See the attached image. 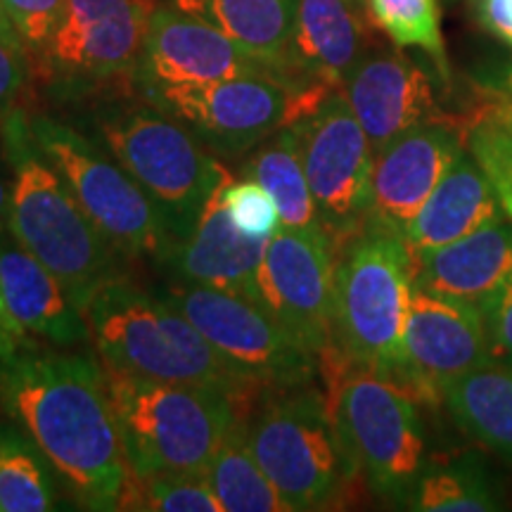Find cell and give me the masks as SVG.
Here are the masks:
<instances>
[{"label": "cell", "mask_w": 512, "mask_h": 512, "mask_svg": "<svg viewBox=\"0 0 512 512\" xmlns=\"http://www.w3.org/2000/svg\"><path fill=\"white\" fill-rule=\"evenodd\" d=\"M0 403L41 448L81 508L119 510L128 465L105 368L95 358L34 347L0 361Z\"/></svg>", "instance_id": "1"}, {"label": "cell", "mask_w": 512, "mask_h": 512, "mask_svg": "<svg viewBox=\"0 0 512 512\" xmlns=\"http://www.w3.org/2000/svg\"><path fill=\"white\" fill-rule=\"evenodd\" d=\"M3 147L12 174L8 230L86 313L93 294L119 275L121 252L88 219L36 145L29 114L12 110L3 119Z\"/></svg>", "instance_id": "2"}, {"label": "cell", "mask_w": 512, "mask_h": 512, "mask_svg": "<svg viewBox=\"0 0 512 512\" xmlns=\"http://www.w3.org/2000/svg\"><path fill=\"white\" fill-rule=\"evenodd\" d=\"M86 318L105 368L219 389L245 408L261 392L259 384L216 354L166 294L155 297L124 275L107 280L93 294Z\"/></svg>", "instance_id": "3"}, {"label": "cell", "mask_w": 512, "mask_h": 512, "mask_svg": "<svg viewBox=\"0 0 512 512\" xmlns=\"http://www.w3.org/2000/svg\"><path fill=\"white\" fill-rule=\"evenodd\" d=\"M105 368V366H102ZM107 396L128 472H204L247 408L200 384L164 382L105 368Z\"/></svg>", "instance_id": "4"}, {"label": "cell", "mask_w": 512, "mask_h": 512, "mask_svg": "<svg viewBox=\"0 0 512 512\" xmlns=\"http://www.w3.org/2000/svg\"><path fill=\"white\" fill-rule=\"evenodd\" d=\"M413 290L406 238L373 219L335 254V349L347 363L403 382V328Z\"/></svg>", "instance_id": "5"}, {"label": "cell", "mask_w": 512, "mask_h": 512, "mask_svg": "<svg viewBox=\"0 0 512 512\" xmlns=\"http://www.w3.org/2000/svg\"><path fill=\"white\" fill-rule=\"evenodd\" d=\"M337 432L370 489L406 508L430 465L418 396L406 387L347 361L323 368Z\"/></svg>", "instance_id": "6"}, {"label": "cell", "mask_w": 512, "mask_h": 512, "mask_svg": "<svg viewBox=\"0 0 512 512\" xmlns=\"http://www.w3.org/2000/svg\"><path fill=\"white\" fill-rule=\"evenodd\" d=\"M249 444L292 512L337 508L361 475L339 437L328 394L311 382L266 392Z\"/></svg>", "instance_id": "7"}, {"label": "cell", "mask_w": 512, "mask_h": 512, "mask_svg": "<svg viewBox=\"0 0 512 512\" xmlns=\"http://www.w3.org/2000/svg\"><path fill=\"white\" fill-rule=\"evenodd\" d=\"M107 150L150 197L171 235L181 242L230 171L195 133L155 105L112 110L98 119Z\"/></svg>", "instance_id": "8"}, {"label": "cell", "mask_w": 512, "mask_h": 512, "mask_svg": "<svg viewBox=\"0 0 512 512\" xmlns=\"http://www.w3.org/2000/svg\"><path fill=\"white\" fill-rule=\"evenodd\" d=\"M29 126L36 145L100 233L121 254L147 256L166 264L178 240L117 157L48 114L29 117Z\"/></svg>", "instance_id": "9"}, {"label": "cell", "mask_w": 512, "mask_h": 512, "mask_svg": "<svg viewBox=\"0 0 512 512\" xmlns=\"http://www.w3.org/2000/svg\"><path fill=\"white\" fill-rule=\"evenodd\" d=\"M145 102L188 126L211 152L238 157L309 114L328 93H299L275 76H238L202 86L138 88ZM332 93V91H330Z\"/></svg>", "instance_id": "10"}, {"label": "cell", "mask_w": 512, "mask_h": 512, "mask_svg": "<svg viewBox=\"0 0 512 512\" xmlns=\"http://www.w3.org/2000/svg\"><path fill=\"white\" fill-rule=\"evenodd\" d=\"M318 221L335 254L366 226L375 150L342 88L294 121Z\"/></svg>", "instance_id": "11"}, {"label": "cell", "mask_w": 512, "mask_h": 512, "mask_svg": "<svg viewBox=\"0 0 512 512\" xmlns=\"http://www.w3.org/2000/svg\"><path fill=\"white\" fill-rule=\"evenodd\" d=\"M166 297L192 320L223 361L264 392L309 384L320 361L309 354L264 306L216 287L176 283Z\"/></svg>", "instance_id": "12"}, {"label": "cell", "mask_w": 512, "mask_h": 512, "mask_svg": "<svg viewBox=\"0 0 512 512\" xmlns=\"http://www.w3.org/2000/svg\"><path fill=\"white\" fill-rule=\"evenodd\" d=\"M152 0H64L46 50L36 57L62 93L93 88L136 74Z\"/></svg>", "instance_id": "13"}, {"label": "cell", "mask_w": 512, "mask_h": 512, "mask_svg": "<svg viewBox=\"0 0 512 512\" xmlns=\"http://www.w3.org/2000/svg\"><path fill=\"white\" fill-rule=\"evenodd\" d=\"M259 306L323 361L335 351V249L325 230H280L266 242Z\"/></svg>", "instance_id": "14"}, {"label": "cell", "mask_w": 512, "mask_h": 512, "mask_svg": "<svg viewBox=\"0 0 512 512\" xmlns=\"http://www.w3.org/2000/svg\"><path fill=\"white\" fill-rule=\"evenodd\" d=\"M403 356L401 387L427 403H439L458 377L494 363L479 306L437 297L420 287H413L408 299Z\"/></svg>", "instance_id": "15"}, {"label": "cell", "mask_w": 512, "mask_h": 512, "mask_svg": "<svg viewBox=\"0 0 512 512\" xmlns=\"http://www.w3.org/2000/svg\"><path fill=\"white\" fill-rule=\"evenodd\" d=\"M238 76L275 74L209 19L181 5H155L133 74L138 88L202 86Z\"/></svg>", "instance_id": "16"}, {"label": "cell", "mask_w": 512, "mask_h": 512, "mask_svg": "<svg viewBox=\"0 0 512 512\" xmlns=\"http://www.w3.org/2000/svg\"><path fill=\"white\" fill-rule=\"evenodd\" d=\"M460 117L427 121L389 140L375 152L370 216L382 226L406 233L441 178L463 155Z\"/></svg>", "instance_id": "17"}, {"label": "cell", "mask_w": 512, "mask_h": 512, "mask_svg": "<svg viewBox=\"0 0 512 512\" xmlns=\"http://www.w3.org/2000/svg\"><path fill=\"white\" fill-rule=\"evenodd\" d=\"M366 0H299L283 79L299 93L342 88L373 50Z\"/></svg>", "instance_id": "18"}, {"label": "cell", "mask_w": 512, "mask_h": 512, "mask_svg": "<svg viewBox=\"0 0 512 512\" xmlns=\"http://www.w3.org/2000/svg\"><path fill=\"white\" fill-rule=\"evenodd\" d=\"M342 91L375 152L415 126L448 117L439 110L430 74L399 50H370Z\"/></svg>", "instance_id": "19"}, {"label": "cell", "mask_w": 512, "mask_h": 512, "mask_svg": "<svg viewBox=\"0 0 512 512\" xmlns=\"http://www.w3.org/2000/svg\"><path fill=\"white\" fill-rule=\"evenodd\" d=\"M230 181L233 176L216 185L195 228L188 238L176 242L166 264L174 268L183 283L216 287L259 304L256 275L264 259L266 240L249 238L230 219L223 204V188Z\"/></svg>", "instance_id": "20"}, {"label": "cell", "mask_w": 512, "mask_h": 512, "mask_svg": "<svg viewBox=\"0 0 512 512\" xmlns=\"http://www.w3.org/2000/svg\"><path fill=\"white\" fill-rule=\"evenodd\" d=\"M512 275V219L501 214L448 245L413 252V287L482 304Z\"/></svg>", "instance_id": "21"}, {"label": "cell", "mask_w": 512, "mask_h": 512, "mask_svg": "<svg viewBox=\"0 0 512 512\" xmlns=\"http://www.w3.org/2000/svg\"><path fill=\"white\" fill-rule=\"evenodd\" d=\"M0 287L10 313L31 337L55 347H79L91 339L86 313L74 304L57 275L15 238L0 240Z\"/></svg>", "instance_id": "22"}, {"label": "cell", "mask_w": 512, "mask_h": 512, "mask_svg": "<svg viewBox=\"0 0 512 512\" xmlns=\"http://www.w3.org/2000/svg\"><path fill=\"white\" fill-rule=\"evenodd\" d=\"M505 214L494 185L470 152L446 171L403 238L411 252L448 245Z\"/></svg>", "instance_id": "23"}, {"label": "cell", "mask_w": 512, "mask_h": 512, "mask_svg": "<svg viewBox=\"0 0 512 512\" xmlns=\"http://www.w3.org/2000/svg\"><path fill=\"white\" fill-rule=\"evenodd\" d=\"M181 8L195 12L283 79L299 0H181Z\"/></svg>", "instance_id": "24"}, {"label": "cell", "mask_w": 512, "mask_h": 512, "mask_svg": "<svg viewBox=\"0 0 512 512\" xmlns=\"http://www.w3.org/2000/svg\"><path fill=\"white\" fill-rule=\"evenodd\" d=\"M448 413L467 437L512 463V363H489L441 394Z\"/></svg>", "instance_id": "25"}, {"label": "cell", "mask_w": 512, "mask_h": 512, "mask_svg": "<svg viewBox=\"0 0 512 512\" xmlns=\"http://www.w3.org/2000/svg\"><path fill=\"white\" fill-rule=\"evenodd\" d=\"M408 510L418 512H494L505 508L501 484L475 451L432 456L415 484Z\"/></svg>", "instance_id": "26"}, {"label": "cell", "mask_w": 512, "mask_h": 512, "mask_svg": "<svg viewBox=\"0 0 512 512\" xmlns=\"http://www.w3.org/2000/svg\"><path fill=\"white\" fill-rule=\"evenodd\" d=\"M247 176L264 185L273 197L283 230H323L306 181L299 136L292 124L278 128L264 143L256 145V152L247 162Z\"/></svg>", "instance_id": "27"}, {"label": "cell", "mask_w": 512, "mask_h": 512, "mask_svg": "<svg viewBox=\"0 0 512 512\" xmlns=\"http://www.w3.org/2000/svg\"><path fill=\"white\" fill-rule=\"evenodd\" d=\"M202 475L226 512H292L254 456L247 420L228 434Z\"/></svg>", "instance_id": "28"}, {"label": "cell", "mask_w": 512, "mask_h": 512, "mask_svg": "<svg viewBox=\"0 0 512 512\" xmlns=\"http://www.w3.org/2000/svg\"><path fill=\"white\" fill-rule=\"evenodd\" d=\"M55 467L17 422H0V512L57 508Z\"/></svg>", "instance_id": "29"}, {"label": "cell", "mask_w": 512, "mask_h": 512, "mask_svg": "<svg viewBox=\"0 0 512 512\" xmlns=\"http://www.w3.org/2000/svg\"><path fill=\"white\" fill-rule=\"evenodd\" d=\"M119 510L226 512L202 472H157L147 477L128 472Z\"/></svg>", "instance_id": "30"}, {"label": "cell", "mask_w": 512, "mask_h": 512, "mask_svg": "<svg viewBox=\"0 0 512 512\" xmlns=\"http://www.w3.org/2000/svg\"><path fill=\"white\" fill-rule=\"evenodd\" d=\"M373 24L399 48H420L448 74L437 0H366Z\"/></svg>", "instance_id": "31"}, {"label": "cell", "mask_w": 512, "mask_h": 512, "mask_svg": "<svg viewBox=\"0 0 512 512\" xmlns=\"http://www.w3.org/2000/svg\"><path fill=\"white\" fill-rule=\"evenodd\" d=\"M223 204H226L230 219L242 233L254 240H271L283 230L280 211L275 207L268 190L254 178L245 181H230L223 188Z\"/></svg>", "instance_id": "32"}, {"label": "cell", "mask_w": 512, "mask_h": 512, "mask_svg": "<svg viewBox=\"0 0 512 512\" xmlns=\"http://www.w3.org/2000/svg\"><path fill=\"white\" fill-rule=\"evenodd\" d=\"M3 3L27 55H41L60 22L64 0H3Z\"/></svg>", "instance_id": "33"}, {"label": "cell", "mask_w": 512, "mask_h": 512, "mask_svg": "<svg viewBox=\"0 0 512 512\" xmlns=\"http://www.w3.org/2000/svg\"><path fill=\"white\" fill-rule=\"evenodd\" d=\"M479 311L494 361L512 363V275L479 304Z\"/></svg>", "instance_id": "34"}, {"label": "cell", "mask_w": 512, "mask_h": 512, "mask_svg": "<svg viewBox=\"0 0 512 512\" xmlns=\"http://www.w3.org/2000/svg\"><path fill=\"white\" fill-rule=\"evenodd\" d=\"M27 50L0 38V119L15 110V102L27 83Z\"/></svg>", "instance_id": "35"}, {"label": "cell", "mask_w": 512, "mask_h": 512, "mask_svg": "<svg viewBox=\"0 0 512 512\" xmlns=\"http://www.w3.org/2000/svg\"><path fill=\"white\" fill-rule=\"evenodd\" d=\"M36 342L22 325L17 323L8 309V302L3 297V287H0V361L22 354V351L34 349Z\"/></svg>", "instance_id": "36"}, {"label": "cell", "mask_w": 512, "mask_h": 512, "mask_svg": "<svg viewBox=\"0 0 512 512\" xmlns=\"http://www.w3.org/2000/svg\"><path fill=\"white\" fill-rule=\"evenodd\" d=\"M479 17L486 29L512 46V0H479Z\"/></svg>", "instance_id": "37"}, {"label": "cell", "mask_w": 512, "mask_h": 512, "mask_svg": "<svg viewBox=\"0 0 512 512\" xmlns=\"http://www.w3.org/2000/svg\"><path fill=\"white\" fill-rule=\"evenodd\" d=\"M0 38H3V41H10V43H17V46H22V41H19L17 31L12 29L10 17H8V12H5V3H3V0H0ZM22 48H24V46H22Z\"/></svg>", "instance_id": "38"}, {"label": "cell", "mask_w": 512, "mask_h": 512, "mask_svg": "<svg viewBox=\"0 0 512 512\" xmlns=\"http://www.w3.org/2000/svg\"><path fill=\"white\" fill-rule=\"evenodd\" d=\"M8 216H10V188H5L3 178H0V235L8 228Z\"/></svg>", "instance_id": "39"}, {"label": "cell", "mask_w": 512, "mask_h": 512, "mask_svg": "<svg viewBox=\"0 0 512 512\" xmlns=\"http://www.w3.org/2000/svg\"><path fill=\"white\" fill-rule=\"evenodd\" d=\"M498 95H501V100H503L505 110H508L510 119H512V76H510V83H508V88H503V91H498Z\"/></svg>", "instance_id": "40"}]
</instances>
